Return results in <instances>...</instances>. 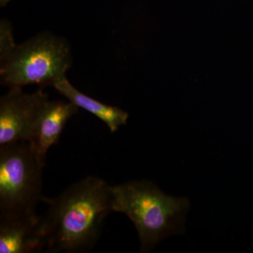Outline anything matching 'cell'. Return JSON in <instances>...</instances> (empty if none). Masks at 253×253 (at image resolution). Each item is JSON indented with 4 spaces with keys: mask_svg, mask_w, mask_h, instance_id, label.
I'll return each instance as SVG.
<instances>
[{
    "mask_svg": "<svg viewBox=\"0 0 253 253\" xmlns=\"http://www.w3.org/2000/svg\"><path fill=\"white\" fill-rule=\"evenodd\" d=\"M42 201L48 206L41 217L48 253L90 251L99 241L104 219L113 212L112 186L98 176H86Z\"/></svg>",
    "mask_w": 253,
    "mask_h": 253,
    "instance_id": "1",
    "label": "cell"
},
{
    "mask_svg": "<svg viewBox=\"0 0 253 253\" xmlns=\"http://www.w3.org/2000/svg\"><path fill=\"white\" fill-rule=\"evenodd\" d=\"M113 212L126 214L135 226L141 251L149 252L163 239L184 231L189 199L163 193L151 181L112 186Z\"/></svg>",
    "mask_w": 253,
    "mask_h": 253,
    "instance_id": "2",
    "label": "cell"
},
{
    "mask_svg": "<svg viewBox=\"0 0 253 253\" xmlns=\"http://www.w3.org/2000/svg\"><path fill=\"white\" fill-rule=\"evenodd\" d=\"M72 64L66 40L44 32L21 44L0 61L1 85L21 87L37 84L41 89L54 86L63 78Z\"/></svg>",
    "mask_w": 253,
    "mask_h": 253,
    "instance_id": "3",
    "label": "cell"
},
{
    "mask_svg": "<svg viewBox=\"0 0 253 253\" xmlns=\"http://www.w3.org/2000/svg\"><path fill=\"white\" fill-rule=\"evenodd\" d=\"M43 168L28 142L0 146V216L36 214Z\"/></svg>",
    "mask_w": 253,
    "mask_h": 253,
    "instance_id": "4",
    "label": "cell"
},
{
    "mask_svg": "<svg viewBox=\"0 0 253 253\" xmlns=\"http://www.w3.org/2000/svg\"><path fill=\"white\" fill-rule=\"evenodd\" d=\"M49 96L40 89L26 94L21 87L10 88L0 98V146L31 139Z\"/></svg>",
    "mask_w": 253,
    "mask_h": 253,
    "instance_id": "5",
    "label": "cell"
},
{
    "mask_svg": "<svg viewBox=\"0 0 253 253\" xmlns=\"http://www.w3.org/2000/svg\"><path fill=\"white\" fill-rule=\"evenodd\" d=\"M41 217L0 216V253H32L45 251Z\"/></svg>",
    "mask_w": 253,
    "mask_h": 253,
    "instance_id": "6",
    "label": "cell"
},
{
    "mask_svg": "<svg viewBox=\"0 0 253 253\" xmlns=\"http://www.w3.org/2000/svg\"><path fill=\"white\" fill-rule=\"evenodd\" d=\"M78 109L69 101L49 100L42 111L28 143L44 167L50 148L59 142L68 120L78 113Z\"/></svg>",
    "mask_w": 253,
    "mask_h": 253,
    "instance_id": "7",
    "label": "cell"
},
{
    "mask_svg": "<svg viewBox=\"0 0 253 253\" xmlns=\"http://www.w3.org/2000/svg\"><path fill=\"white\" fill-rule=\"evenodd\" d=\"M53 87L78 108L85 110L101 120L112 133L118 131L120 126L126 125L129 118V114L123 110L105 104L83 94L76 89L66 78L55 83Z\"/></svg>",
    "mask_w": 253,
    "mask_h": 253,
    "instance_id": "8",
    "label": "cell"
},
{
    "mask_svg": "<svg viewBox=\"0 0 253 253\" xmlns=\"http://www.w3.org/2000/svg\"><path fill=\"white\" fill-rule=\"evenodd\" d=\"M16 46L11 23L7 20L1 19L0 21V61L7 57Z\"/></svg>",
    "mask_w": 253,
    "mask_h": 253,
    "instance_id": "9",
    "label": "cell"
},
{
    "mask_svg": "<svg viewBox=\"0 0 253 253\" xmlns=\"http://www.w3.org/2000/svg\"><path fill=\"white\" fill-rule=\"evenodd\" d=\"M11 1V0H0V6H1V7H4V6H6V4Z\"/></svg>",
    "mask_w": 253,
    "mask_h": 253,
    "instance_id": "10",
    "label": "cell"
}]
</instances>
